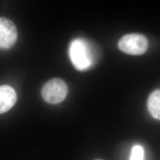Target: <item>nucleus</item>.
Returning a JSON list of instances; mask_svg holds the SVG:
<instances>
[{"instance_id": "nucleus-1", "label": "nucleus", "mask_w": 160, "mask_h": 160, "mask_svg": "<svg viewBox=\"0 0 160 160\" xmlns=\"http://www.w3.org/2000/svg\"><path fill=\"white\" fill-rule=\"evenodd\" d=\"M69 55L75 68L79 71H86L91 68L95 60L92 47L82 38H77L71 42Z\"/></svg>"}, {"instance_id": "nucleus-2", "label": "nucleus", "mask_w": 160, "mask_h": 160, "mask_svg": "<svg viewBox=\"0 0 160 160\" xmlns=\"http://www.w3.org/2000/svg\"><path fill=\"white\" fill-rule=\"evenodd\" d=\"M68 93V86L65 82L59 78H53L48 81L42 90L43 100L49 104L61 103Z\"/></svg>"}, {"instance_id": "nucleus-3", "label": "nucleus", "mask_w": 160, "mask_h": 160, "mask_svg": "<svg viewBox=\"0 0 160 160\" xmlns=\"http://www.w3.org/2000/svg\"><path fill=\"white\" fill-rule=\"evenodd\" d=\"M148 42L143 34L132 33L123 36L118 42V46L126 53L138 55L144 53L147 50Z\"/></svg>"}, {"instance_id": "nucleus-4", "label": "nucleus", "mask_w": 160, "mask_h": 160, "mask_svg": "<svg viewBox=\"0 0 160 160\" xmlns=\"http://www.w3.org/2000/svg\"><path fill=\"white\" fill-rule=\"evenodd\" d=\"M17 36L16 27L12 20L0 17V48L8 49L13 46Z\"/></svg>"}, {"instance_id": "nucleus-5", "label": "nucleus", "mask_w": 160, "mask_h": 160, "mask_svg": "<svg viewBox=\"0 0 160 160\" xmlns=\"http://www.w3.org/2000/svg\"><path fill=\"white\" fill-rule=\"evenodd\" d=\"M17 94L11 86H0V114L4 113L15 105Z\"/></svg>"}, {"instance_id": "nucleus-6", "label": "nucleus", "mask_w": 160, "mask_h": 160, "mask_svg": "<svg viewBox=\"0 0 160 160\" xmlns=\"http://www.w3.org/2000/svg\"><path fill=\"white\" fill-rule=\"evenodd\" d=\"M147 105L151 116L160 120V90H157L150 94Z\"/></svg>"}, {"instance_id": "nucleus-7", "label": "nucleus", "mask_w": 160, "mask_h": 160, "mask_svg": "<svg viewBox=\"0 0 160 160\" xmlns=\"http://www.w3.org/2000/svg\"><path fill=\"white\" fill-rule=\"evenodd\" d=\"M144 150L143 147L139 145H135L132 149L130 160H143Z\"/></svg>"}, {"instance_id": "nucleus-8", "label": "nucleus", "mask_w": 160, "mask_h": 160, "mask_svg": "<svg viewBox=\"0 0 160 160\" xmlns=\"http://www.w3.org/2000/svg\"><path fill=\"white\" fill-rule=\"evenodd\" d=\"M102 160V159H96V160Z\"/></svg>"}]
</instances>
